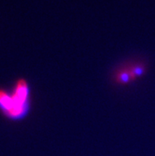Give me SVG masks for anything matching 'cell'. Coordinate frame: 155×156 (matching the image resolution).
<instances>
[{
  "label": "cell",
  "mask_w": 155,
  "mask_h": 156,
  "mask_svg": "<svg viewBox=\"0 0 155 156\" xmlns=\"http://www.w3.org/2000/svg\"><path fill=\"white\" fill-rule=\"evenodd\" d=\"M114 79H115V81L116 83L120 84V85H125V84L129 83L130 82L134 81L135 79H134V76L132 75V70H131L130 66L120 68L115 74Z\"/></svg>",
  "instance_id": "cell-1"
},
{
  "label": "cell",
  "mask_w": 155,
  "mask_h": 156,
  "mask_svg": "<svg viewBox=\"0 0 155 156\" xmlns=\"http://www.w3.org/2000/svg\"><path fill=\"white\" fill-rule=\"evenodd\" d=\"M0 107L6 115L9 114L14 107L11 95H9L2 90H0Z\"/></svg>",
  "instance_id": "cell-2"
}]
</instances>
